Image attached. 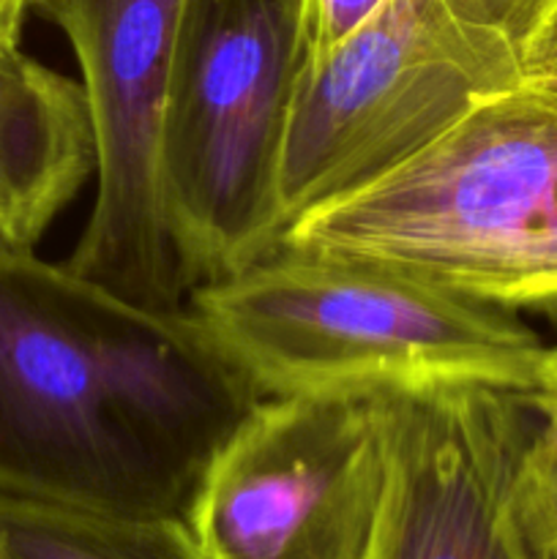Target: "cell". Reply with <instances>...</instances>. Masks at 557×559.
Here are the masks:
<instances>
[{
	"mask_svg": "<svg viewBox=\"0 0 557 559\" xmlns=\"http://www.w3.org/2000/svg\"><path fill=\"white\" fill-rule=\"evenodd\" d=\"M262 393L191 309L0 249V495L186 522Z\"/></svg>",
	"mask_w": 557,
	"mask_h": 559,
	"instance_id": "6da1fadb",
	"label": "cell"
},
{
	"mask_svg": "<svg viewBox=\"0 0 557 559\" xmlns=\"http://www.w3.org/2000/svg\"><path fill=\"white\" fill-rule=\"evenodd\" d=\"M276 249L388 267L506 311H557V107L511 87ZM273 249V251H276Z\"/></svg>",
	"mask_w": 557,
	"mask_h": 559,
	"instance_id": "7a4b0ae2",
	"label": "cell"
},
{
	"mask_svg": "<svg viewBox=\"0 0 557 559\" xmlns=\"http://www.w3.org/2000/svg\"><path fill=\"white\" fill-rule=\"evenodd\" d=\"M189 309L262 396L486 382L528 393L544 342L513 311L388 267L276 249Z\"/></svg>",
	"mask_w": 557,
	"mask_h": 559,
	"instance_id": "3957f363",
	"label": "cell"
},
{
	"mask_svg": "<svg viewBox=\"0 0 557 559\" xmlns=\"http://www.w3.org/2000/svg\"><path fill=\"white\" fill-rule=\"evenodd\" d=\"M528 3L388 0L333 52L304 60L278 162V238L517 87Z\"/></svg>",
	"mask_w": 557,
	"mask_h": 559,
	"instance_id": "277c9868",
	"label": "cell"
},
{
	"mask_svg": "<svg viewBox=\"0 0 557 559\" xmlns=\"http://www.w3.org/2000/svg\"><path fill=\"white\" fill-rule=\"evenodd\" d=\"M300 69L298 0H183L158 180L186 293L276 249V178Z\"/></svg>",
	"mask_w": 557,
	"mask_h": 559,
	"instance_id": "5b68a950",
	"label": "cell"
},
{
	"mask_svg": "<svg viewBox=\"0 0 557 559\" xmlns=\"http://www.w3.org/2000/svg\"><path fill=\"white\" fill-rule=\"evenodd\" d=\"M388 484L386 391L262 396L208 467L186 527L208 559H371Z\"/></svg>",
	"mask_w": 557,
	"mask_h": 559,
	"instance_id": "8992f818",
	"label": "cell"
},
{
	"mask_svg": "<svg viewBox=\"0 0 557 559\" xmlns=\"http://www.w3.org/2000/svg\"><path fill=\"white\" fill-rule=\"evenodd\" d=\"M33 9L74 49L96 140V200L66 267L134 304L183 309L158 180L183 0H33Z\"/></svg>",
	"mask_w": 557,
	"mask_h": 559,
	"instance_id": "52a82bcc",
	"label": "cell"
},
{
	"mask_svg": "<svg viewBox=\"0 0 557 559\" xmlns=\"http://www.w3.org/2000/svg\"><path fill=\"white\" fill-rule=\"evenodd\" d=\"M386 396L391 484L371 559H530L508 522L528 393L437 382Z\"/></svg>",
	"mask_w": 557,
	"mask_h": 559,
	"instance_id": "ba28073f",
	"label": "cell"
},
{
	"mask_svg": "<svg viewBox=\"0 0 557 559\" xmlns=\"http://www.w3.org/2000/svg\"><path fill=\"white\" fill-rule=\"evenodd\" d=\"M93 173L80 82L0 44V249H36Z\"/></svg>",
	"mask_w": 557,
	"mask_h": 559,
	"instance_id": "9c48e42d",
	"label": "cell"
},
{
	"mask_svg": "<svg viewBox=\"0 0 557 559\" xmlns=\"http://www.w3.org/2000/svg\"><path fill=\"white\" fill-rule=\"evenodd\" d=\"M11 559H208L186 522L115 519L0 495Z\"/></svg>",
	"mask_w": 557,
	"mask_h": 559,
	"instance_id": "30bf717a",
	"label": "cell"
},
{
	"mask_svg": "<svg viewBox=\"0 0 557 559\" xmlns=\"http://www.w3.org/2000/svg\"><path fill=\"white\" fill-rule=\"evenodd\" d=\"M533 429L524 442L511 495L508 522L530 559L557 551V349L546 347L528 391Z\"/></svg>",
	"mask_w": 557,
	"mask_h": 559,
	"instance_id": "8fae6325",
	"label": "cell"
},
{
	"mask_svg": "<svg viewBox=\"0 0 557 559\" xmlns=\"http://www.w3.org/2000/svg\"><path fill=\"white\" fill-rule=\"evenodd\" d=\"M517 87L557 107V0H530L519 31Z\"/></svg>",
	"mask_w": 557,
	"mask_h": 559,
	"instance_id": "7c38bea8",
	"label": "cell"
},
{
	"mask_svg": "<svg viewBox=\"0 0 557 559\" xmlns=\"http://www.w3.org/2000/svg\"><path fill=\"white\" fill-rule=\"evenodd\" d=\"M388 0H298L304 60H317L347 41Z\"/></svg>",
	"mask_w": 557,
	"mask_h": 559,
	"instance_id": "4fadbf2b",
	"label": "cell"
},
{
	"mask_svg": "<svg viewBox=\"0 0 557 559\" xmlns=\"http://www.w3.org/2000/svg\"><path fill=\"white\" fill-rule=\"evenodd\" d=\"M31 9L33 0H0V41L20 47L22 25Z\"/></svg>",
	"mask_w": 557,
	"mask_h": 559,
	"instance_id": "5bb4252c",
	"label": "cell"
},
{
	"mask_svg": "<svg viewBox=\"0 0 557 559\" xmlns=\"http://www.w3.org/2000/svg\"><path fill=\"white\" fill-rule=\"evenodd\" d=\"M0 559H11L9 549H5V544H3V538H0Z\"/></svg>",
	"mask_w": 557,
	"mask_h": 559,
	"instance_id": "9a60e30c",
	"label": "cell"
},
{
	"mask_svg": "<svg viewBox=\"0 0 557 559\" xmlns=\"http://www.w3.org/2000/svg\"><path fill=\"white\" fill-rule=\"evenodd\" d=\"M538 559H557V551H555V555H546V557H538Z\"/></svg>",
	"mask_w": 557,
	"mask_h": 559,
	"instance_id": "2e32d148",
	"label": "cell"
},
{
	"mask_svg": "<svg viewBox=\"0 0 557 559\" xmlns=\"http://www.w3.org/2000/svg\"><path fill=\"white\" fill-rule=\"evenodd\" d=\"M0 44H3V41H0ZM3 47H11V44H3Z\"/></svg>",
	"mask_w": 557,
	"mask_h": 559,
	"instance_id": "e0dca14e",
	"label": "cell"
}]
</instances>
